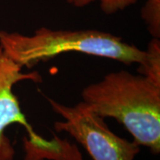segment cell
<instances>
[{"label":"cell","mask_w":160,"mask_h":160,"mask_svg":"<svg viewBox=\"0 0 160 160\" xmlns=\"http://www.w3.org/2000/svg\"><path fill=\"white\" fill-rule=\"evenodd\" d=\"M82 102L103 118L116 119L139 146L160 152V86L121 69L86 86Z\"/></svg>","instance_id":"cell-1"},{"label":"cell","mask_w":160,"mask_h":160,"mask_svg":"<svg viewBox=\"0 0 160 160\" xmlns=\"http://www.w3.org/2000/svg\"><path fill=\"white\" fill-rule=\"evenodd\" d=\"M0 48L22 69H30L68 52L109 59L126 65H138L144 57V50L126 43L121 37L98 29L41 27L30 35L0 30Z\"/></svg>","instance_id":"cell-2"},{"label":"cell","mask_w":160,"mask_h":160,"mask_svg":"<svg viewBox=\"0 0 160 160\" xmlns=\"http://www.w3.org/2000/svg\"><path fill=\"white\" fill-rule=\"evenodd\" d=\"M47 101L52 109L62 118L54 123L55 131L69 133L86 149L92 160H134L139 154V145L114 133L105 118L84 102L68 106L51 98Z\"/></svg>","instance_id":"cell-3"},{"label":"cell","mask_w":160,"mask_h":160,"mask_svg":"<svg viewBox=\"0 0 160 160\" xmlns=\"http://www.w3.org/2000/svg\"><path fill=\"white\" fill-rule=\"evenodd\" d=\"M42 82L38 72L25 73L22 68L6 56L0 48V160H13L15 149L6 134L7 127L19 125L24 127L28 136L23 138L25 153L43 155L54 145L55 140H47L39 135L26 118L20 102L13 91L20 82Z\"/></svg>","instance_id":"cell-4"},{"label":"cell","mask_w":160,"mask_h":160,"mask_svg":"<svg viewBox=\"0 0 160 160\" xmlns=\"http://www.w3.org/2000/svg\"><path fill=\"white\" fill-rule=\"evenodd\" d=\"M138 73L160 86V39L152 38L144 50V57L138 64Z\"/></svg>","instance_id":"cell-5"},{"label":"cell","mask_w":160,"mask_h":160,"mask_svg":"<svg viewBox=\"0 0 160 160\" xmlns=\"http://www.w3.org/2000/svg\"><path fill=\"white\" fill-rule=\"evenodd\" d=\"M141 17L150 36L160 39V0H146L141 10Z\"/></svg>","instance_id":"cell-6"},{"label":"cell","mask_w":160,"mask_h":160,"mask_svg":"<svg viewBox=\"0 0 160 160\" xmlns=\"http://www.w3.org/2000/svg\"><path fill=\"white\" fill-rule=\"evenodd\" d=\"M68 4L75 7H85L92 3H99L101 10L105 14H114L118 12L124 11L125 9L133 6L139 0H65Z\"/></svg>","instance_id":"cell-7"}]
</instances>
